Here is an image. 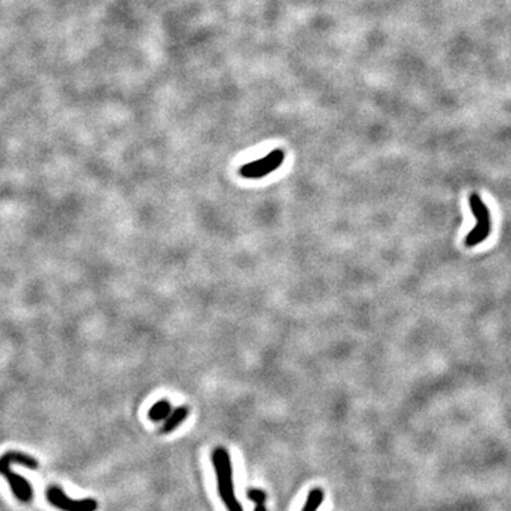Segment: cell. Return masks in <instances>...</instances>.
<instances>
[{
    "label": "cell",
    "instance_id": "6da1fadb",
    "mask_svg": "<svg viewBox=\"0 0 511 511\" xmlns=\"http://www.w3.org/2000/svg\"><path fill=\"white\" fill-rule=\"evenodd\" d=\"M12 463H21L29 468L36 470V468H39V460L28 453H22V451H16V450L6 451L2 457H0V474H2L8 480L13 494L18 497L19 501L29 502L33 498L32 484L25 477L12 471V468H11Z\"/></svg>",
    "mask_w": 511,
    "mask_h": 511
},
{
    "label": "cell",
    "instance_id": "7a4b0ae2",
    "mask_svg": "<svg viewBox=\"0 0 511 511\" xmlns=\"http://www.w3.org/2000/svg\"><path fill=\"white\" fill-rule=\"evenodd\" d=\"M212 461L216 471L219 495L223 500L228 511H243L242 504L235 495L233 470L229 451L223 447H216L212 453Z\"/></svg>",
    "mask_w": 511,
    "mask_h": 511
},
{
    "label": "cell",
    "instance_id": "3957f363",
    "mask_svg": "<svg viewBox=\"0 0 511 511\" xmlns=\"http://www.w3.org/2000/svg\"><path fill=\"white\" fill-rule=\"evenodd\" d=\"M468 203L471 213L476 219V225L466 236L464 245L467 247H474L483 243L491 233V213L478 193H471L468 198Z\"/></svg>",
    "mask_w": 511,
    "mask_h": 511
},
{
    "label": "cell",
    "instance_id": "277c9868",
    "mask_svg": "<svg viewBox=\"0 0 511 511\" xmlns=\"http://www.w3.org/2000/svg\"><path fill=\"white\" fill-rule=\"evenodd\" d=\"M284 152L281 150L271 151L266 157L249 162L239 169V174L246 179H262L277 171L284 162Z\"/></svg>",
    "mask_w": 511,
    "mask_h": 511
},
{
    "label": "cell",
    "instance_id": "5b68a950",
    "mask_svg": "<svg viewBox=\"0 0 511 511\" xmlns=\"http://www.w3.org/2000/svg\"><path fill=\"white\" fill-rule=\"evenodd\" d=\"M47 501L59 510L63 511H97L99 502L94 498H83L74 500L64 494L60 485H50L46 491Z\"/></svg>",
    "mask_w": 511,
    "mask_h": 511
},
{
    "label": "cell",
    "instance_id": "8992f818",
    "mask_svg": "<svg viewBox=\"0 0 511 511\" xmlns=\"http://www.w3.org/2000/svg\"><path fill=\"white\" fill-rule=\"evenodd\" d=\"M189 415V409L188 406H178L176 409H174L171 412V415L165 419L164 426L161 427V433H171L174 432L179 425L184 423V420L188 417Z\"/></svg>",
    "mask_w": 511,
    "mask_h": 511
},
{
    "label": "cell",
    "instance_id": "52a82bcc",
    "mask_svg": "<svg viewBox=\"0 0 511 511\" xmlns=\"http://www.w3.org/2000/svg\"><path fill=\"white\" fill-rule=\"evenodd\" d=\"M171 412H172V405L167 399H162L155 405H152V408L148 412V416L152 422H161L165 420L171 415Z\"/></svg>",
    "mask_w": 511,
    "mask_h": 511
},
{
    "label": "cell",
    "instance_id": "ba28073f",
    "mask_svg": "<svg viewBox=\"0 0 511 511\" xmlns=\"http://www.w3.org/2000/svg\"><path fill=\"white\" fill-rule=\"evenodd\" d=\"M324 500V493L321 488H313L305 500L303 511H317Z\"/></svg>",
    "mask_w": 511,
    "mask_h": 511
},
{
    "label": "cell",
    "instance_id": "9c48e42d",
    "mask_svg": "<svg viewBox=\"0 0 511 511\" xmlns=\"http://www.w3.org/2000/svg\"><path fill=\"white\" fill-rule=\"evenodd\" d=\"M247 497L256 502L254 511H267L266 510V493L260 488H250Z\"/></svg>",
    "mask_w": 511,
    "mask_h": 511
}]
</instances>
